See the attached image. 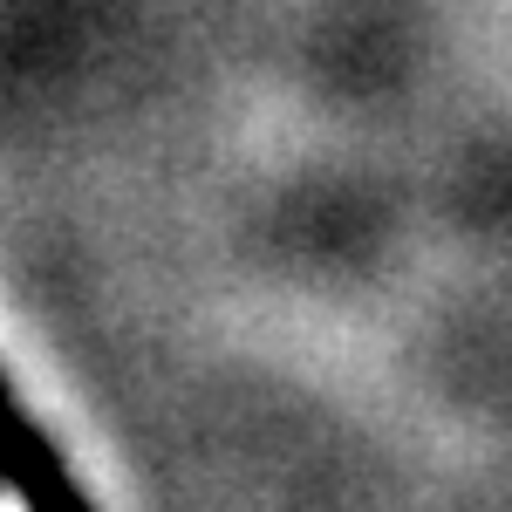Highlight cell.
Here are the masks:
<instances>
[{
  "label": "cell",
  "instance_id": "6da1fadb",
  "mask_svg": "<svg viewBox=\"0 0 512 512\" xmlns=\"http://www.w3.org/2000/svg\"><path fill=\"white\" fill-rule=\"evenodd\" d=\"M0 485L21 499V512H96L89 492L76 485V472L62 465L55 437L21 410L7 369H0Z\"/></svg>",
  "mask_w": 512,
  "mask_h": 512
},
{
  "label": "cell",
  "instance_id": "7a4b0ae2",
  "mask_svg": "<svg viewBox=\"0 0 512 512\" xmlns=\"http://www.w3.org/2000/svg\"><path fill=\"white\" fill-rule=\"evenodd\" d=\"M0 492H7V485H0Z\"/></svg>",
  "mask_w": 512,
  "mask_h": 512
}]
</instances>
